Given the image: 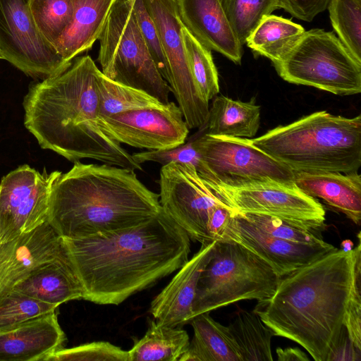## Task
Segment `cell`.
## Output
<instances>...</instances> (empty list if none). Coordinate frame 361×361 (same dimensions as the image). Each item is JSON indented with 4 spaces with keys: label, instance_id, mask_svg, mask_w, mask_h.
Returning <instances> with one entry per match:
<instances>
[{
    "label": "cell",
    "instance_id": "9c48e42d",
    "mask_svg": "<svg viewBox=\"0 0 361 361\" xmlns=\"http://www.w3.org/2000/svg\"><path fill=\"white\" fill-rule=\"evenodd\" d=\"M195 145L208 172L205 179L219 185L232 188L295 185V173L255 147L249 138L203 133L196 136Z\"/></svg>",
    "mask_w": 361,
    "mask_h": 361
},
{
    "label": "cell",
    "instance_id": "5b68a950",
    "mask_svg": "<svg viewBox=\"0 0 361 361\" xmlns=\"http://www.w3.org/2000/svg\"><path fill=\"white\" fill-rule=\"evenodd\" d=\"M250 140L295 173H350L361 166L360 115L317 111Z\"/></svg>",
    "mask_w": 361,
    "mask_h": 361
},
{
    "label": "cell",
    "instance_id": "836d02e7",
    "mask_svg": "<svg viewBox=\"0 0 361 361\" xmlns=\"http://www.w3.org/2000/svg\"><path fill=\"white\" fill-rule=\"evenodd\" d=\"M29 6L39 30L54 46L72 20L74 0H29Z\"/></svg>",
    "mask_w": 361,
    "mask_h": 361
},
{
    "label": "cell",
    "instance_id": "7c38bea8",
    "mask_svg": "<svg viewBox=\"0 0 361 361\" xmlns=\"http://www.w3.org/2000/svg\"><path fill=\"white\" fill-rule=\"evenodd\" d=\"M159 183L163 212L190 238L201 244L212 243L207 231V221L213 209L224 203L216 196L208 181L192 164L172 162L161 168Z\"/></svg>",
    "mask_w": 361,
    "mask_h": 361
},
{
    "label": "cell",
    "instance_id": "8d00e7d4",
    "mask_svg": "<svg viewBox=\"0 0 361 361\" xmlns=\"http://www.w3.org/2000/svg\"><path fill=\"white\" fill-rule=\"evenodd\" d=\"M45 361H128V351L106 341H96L78 346L62 348Z\"/></svg>",
    "mask_w": 361,
    "mask_h": 361
},
{
    "label": "cell",
    "instance_id": "ffe728a7",
    "mask_svg": "<svg viewBox=\"0 0 361 361\" xmlns=\"http://www.w3.org/2000/svg\"><path fill=\"white\" fill-rule=\"evenodd\" d=\"M56 311L0 331V361H45L63 348Z\"/></svg>",
    "mask_w": 361,
    "mask_h": 361
},
{
    "label": "cell",
    "instance_id": "83f0119b",
    "mask_svg": "<svg viewBox=\"0 0 361 361\" xmlns=\"http://www.w3.org/2000/svg\"><path fill=\"white\" fill-rule=\"evenodd\" d=\"M242 361H272L271 330L253 311L240 310L227 326Z\"/></svg>",
    "mask_w": 361,
    "mask_h": 361
},
{
    "label": "cell",
    "instance_id": "d4e9b609",
    "mask_svg": "<svg viewBox=\"0 0 361 361\" xmlns=\"http://www.w3.org/2000/svg\"><path fill=\"white\" fill-rule=\"evenodd\" d=\"M260 124V106L249 102L217 96L209 109L204 133L214 136L252 137Z\"/></svg>",
    "mask_w": 361,
    "mask_h": 361
},
{
    "label": "cell",
    "instance_id": "e0dca14e",
    "mask_svg": "<svg viewBox=\"0 0 361 361\" xmlns=\"http://www.w3.org/2000/svg\"><path fill=\"white\" fill-rule=\"evenodd\" d=\"M67 259L62 238L47 221L12 241L0 243V299L40 266Z\"/></svg>",
    "mask_w": 361,
    "mask_h": 361
},
{
    "label": "cell",
    "instance_id": "4fadbf2b",
    "mask_svg": "<svg viewBox=\"0 0 361 361\" xmlns=\"http://www.w3.org/2000/svg\"><path fill=\"white\" fill-rule=\"evenodd\" d=\"M61 173L22 165L0 183V243L12 241L47 221L52 185Z\"/></svg>",
    "mask_w": 361,
    "mask_h": 361
},
{
    "label": "cell",
    "instance_id": "74e56055",
    "mask_svg": "<svg viewBox=\"0 0 361 361\" xmlns=\"http://www.w3.org/2000/svg\"><path fill=\"white\" fill-rule=\"evenodd\" d=\"M137 23L149 51L161 76L166 80L167 66L157 28L148 13L143 0H133V4Z\"/></svg>",
    "mask_w": 361,
    "mask_h": 361
},
{
    "label": "cell",
    "instance_id": "ab89813d",
    "mask_svg": "<svg viewBox=\"0 0 361 361\" xmlns=\"http://www.w3.org/2000/svg\"><path fill=\"white\" fill-rule=\"evenodd\" d=\"M331 0H279L280 8L293 17L311 22L319 13L327 9Z\"/></svg>",
    "mask_w": 361,
    "mask_h": 361
},
{
    "label": "cell",
    "instance_id": "9a60e30c",
    "mask_svg": "<svg viewBox=\"0 0 361 361\" xmlns=\"http://www.w3.org/2000/svg\"><path fill=\"white\" fill-rule=\"evenodd\" d=\"M206 180L216 196L235 212L271 215L310 225H326L322 204L295 185L266 184L232 188Z\"/></svg>",
    "mask_w": 361,
    "mask_h": 361
},
{
    "label": "cell",
    "instance_id": "4dcf8cb0",
    "mask_svg": "<svg viewBox=\"0 0 361 361\" xmlns=\"http://www.w3.org/2000/svg\"><path fill=\"white\" fill-rule=\"evenodd\" d=\"M219 2L242 45L264 16L281 8L279 0H219Z\"/></svg>",
    "mask_w": 361,
    "mask_h": 361
},
{
    "label": "cell",
    "instance_id": "ac0fdd59",
    "mask_svg": "<svg viewBox=\"0 0 361 361\" xmlns=\"http://www.w3.org/2000/svg\"><path fill=\"white\" fill-rule=\"evenodd\" d=\"M183 25L204 46L240 64L243 47L219 0H176Z\"/></svg>",
    "mask_w": 361,
    "mask_h": 361
},
{
    "label": "cell",
    "instance_id": "6da1fadb",
    "mask_svg": "<svg viewBox=\"0 0 361 361\" xmlns=\"http://www.w3.org/2000/svg\"><path fill=\"white\" fill-rule=\"evenodd\" d=\"M62 240L83 300L99 305L123 302L179 269L190 252V237L163 210L134 227Z\"/></svg>",
    "mask_w": 361,
    "mask_h": 361
},
{
    "label": "cell",
    "instance_id": "b9f144b4",
    "mask_svg": "<svg viewBox=\"0 0 361 361\" xmlns=\"http://www.w3.org/2000/svg\"><path fill=\"white\" fill-rule=\"evenodd\" d=\"M277 360L279 361H308L310 360L305 352L298 348L288 347L276 348Z\"/></svg>",
    "mask_w": 361,
    "mask_h": 361
},
{
    "label": "cell",
    "instance_id": "d6986e66",
    "mask_svg": "<svg viewBox=\"0 0 361 361\" xmlns=\"http://www.w3.org/2000/svg\"><path fill=\"white\" fill-rule=\"evenodd\" d=\"M215 242L201 244L199 251L152 301L150 312L157 322L173 327L190 322L197 281L209 261Z\"/></svg>",
    "mask_w": 361,
    "mask_h": 361
},
{
    "label": "cell",
    "instance_id": "ba28073f",
    "mask_svg": "<svg viewBox=\"0 0 361 361\" xmlns=\"http://www.w3.org/2000/svg\"><path fill=\"white\" fill-rule=\"evenodd\" d=\"M274 67L290 83L338 95L361 92V63L332 32L322 29L305 31L287 58Z\"/></svg>",
    "mask_w": 361,
    "mask_h": 361
},
{
    "label": "cell",
    "instance_id": "30bf717a",
    "mask_svg": "<svg viewBox=\"0 0 361 361\" xmlns=\"http://www.w3.org/2000/svg\"><path fill=\"white\" fill-rule=\"evenodd\" d=\"M0 51L4 59L37 79L59 75L72 63L42 35L29 0H0Z\"/></svg>",
    "mask_w": 361,
    "mask_h": 361
},
{
    "label": "cell",
    "instance_id": "2e32d148",
    "mask_svg": "<svg viewBox=\"0 0 361 361\" xmlns=\"http://www.w3.org/2000/svg\"><path fill=\"white\" fill-rule=\"evenodd\" d=\"M227 240L242 245L261 258L280 278L337 250L325 241L300 244L272 236L238 212L233 213L221 241Z\"/></svg>",
    "mask_w": 361,
    "mask_h": 361
},
{
    "label": "cell",
    "instance_id": "4316f807",
    "mask_svg": "<svg viewBox=\"0 0 361 361\" xmlns=\"http://www.w3.org/2000/svg\"><path fill=\"white\" fill-rule=\"evenodd\" d=\"M189 344V336L180 326L151 321L145 336L128 351V361H179Z\"/></svg>",
    "mask_w": 361,
    "mask_h": 361
},
{
    "label": "cell",
    "instance_id": "60d3db41",
    "mask_svg": "<svg viewBox=\"0 0 361 361\" xmlns=\"http://www.w3.org/2000/svg\"><path fill=\"white\" fill-rule=\"evenodd\" d=\"M234 212H235L226 204H219L213 209L207 224V234L211 242L223 240L226 229Z\"/></svg>",
    "mask_w": 361,
    "mask_h": 361
},
{
    "label": "cell",
    "instance_id": "cb8c5ba5",
    "mask_svg": "<svg viewBox=\"0 0 361 361\" xmlns=\"http://www.w3.org/2000/svg\"><path fill=\"white\" fill-rule=\"evenodd\" d=\"M190 323L193 336L179 361H242L228 326L215 321L209 312L195 316Z\"/></svg>",
    "mask_w": 361,
    "mask_h": 361
},
{
    "label": "cell",
    "instance_id": "277c9868",
    "mask_svg": "<svg viewBox=\"0 0 361 361\" xmlns=\"http://www.w3.org/2000/svg\"><path fill=\"white\" fill-rule=\"evenodd\" d=\"M161 211L159 195L133 170L78 161L54 183L47 221L62 238H85L138 226Z\"/></svg>",
    "mask_w": 361,
    "mask_h": 361
},
{
    "label": "cell",
    "instance_id": "5bb4252c",
    "mask_svg": "<svg viewBox=\"0 0 361 361\" xmlns=\"http://www.w3.org/2000/svg\"><path fill=\"white\" fill-rule=\"evenodd\" d=\"M101 129L118 142L146 149H166L185 142L189 128L173 102L100 117Z\"/></svg>",
    "mask_w": 361,
    "mask_h": 361
},
{
    "label": "cell",
    "instance_id": "7a4b0ae2",
    "mask_svg": "<svg viewBox=\"0 0 361 361\" xmlns=\"http://www.w3.org/2000/svg\"><path fill=\"white\" fill-rule=\"evenodd\" d=\"M361 274L360 233L355 248L337 249L280 279L254 312L274 336L301 345L315 361H326L345 327L355 279Z\"/></svg>",
    "mask_w": 361,
    "mask_h": 361
},
{
    "label": "cell",
    "instance_id": "44dd1931",
    "mask_svg": "<svg viewBox=\"0 0 361 361\" xmlns=\"http://www.w3.org/2000/svg\"><path fill=\"white\" fill-rule=\"evenodd\" d=\"M295 184L308 196L321 198L355 224H360L361 176L357 172L296 173Z\"/></svg>",
    "mask_w": 361,
    "mask_h": 361
},
{
    "label": "cell",
    "instance_id": "f1b7e54d",
    "mask_svg": "<svg viewBox=\"0 0 361 361\" xmlns=\"http://www.w3.org/2000/svg\"><path fill=\"white\" fill-rule=\"evenodd\" d=\"M98 92L100 117L164 104L142 90L110 80L101 71L98 75Z\"/></svg>",
    "mask_w": 361,
    "mask_h": 361
},
{
    "label": "cell",
    "instance_id": "7bdbcfd3",
    "mask_svg": "<svg viewBox=\"0 0 361 361\" xmlns=\"http://www.w3.org/2000/svg\"><path fill=\"white\" fill-rule=\"evenodd\" d=\"M0 59H4V57H3V56H2L1 53V51H0Z\"/></svg>",
    "mask_w": 361,
    "mask_h": 361
},
{
    "label": "cell",
    "instance_id": "d6a6232c",
    "mask_svg": "<svg viewBox=\"0 0 361 361\" xmlns=\"http://www.w3.org/2000/svg\"><path fill=\"white\" fill-rule=\"evenodd\" d=\"M247 221L272 236L300 244L324 242L322 232L326 225H310L279 217L253 213H240Z\"/></svg>",
    "mask_w": 361,
    "mask_h": 361
},
{
    "label": "cell",
    "instance_id": "484cf974",
    "mask_svg": "<svg viewBox=\"0 0 361 361\" xmlns=\"http://www.w3.org/2000/svg\"><path fill=\"white\" fill-rule=\"evenodd\" d=\"M305 32L300 24L269 14L262 18L245 44L255 54L271 60L274 66L287 58Z\"/></svg>",
    "mask_w": 361,
    "mask_h": 361
},
{
    "label": "cell",
    "instance_id": "d590c367",
    "mask_svg": "<svg viewBox=\"0 0 361 361\" xmlns=\"http://www.w3.org/2000/svg\"><path fill=\"white\" fill-rule=\"evenodd\" d=\"M195 137L196 135H194L186 142L173 148L147 150L131 155L139 164L147 161L157 162L162 166L172 162L190 164L195 166L201 177L206 178L208 172L196 147Z\"/></svg>",
    "mask_w": 361,
    "mask_h": 361
},
{
    "label": "cell",
    "instance_id": "3957f363",
    "mask_svg": "<svg viewBox=\"0 0 361 361\" xmlns=\"http://www.w3.org/2000/svg\"><path fill=\"white\" fill-rule=\"evenodd\" d=\"M59 75L32 85L24 97V125L43 149L75 162L92 159L142 171L99 125L100 70L88 56L76 57Z\"/></svg>",
    "mask_w": 361,
    "mask_h": 361
},
{
    "label": "cell",
    "instance_id": "f35d334b",
    "mask_svg": "<svg viewBox=\"0 0 361 361\" xmlns=\"http://www.w3.org/2000/svg\"><path fill=\"white\" fill-rule=\"evenodd\" d=\"M361 274L355 279L345 312L343 326L353 345L361 351Z\"/></svg>",
    "mask_w": 361,
    "mask_h": 361
},
{
    "label": "cell",
    "instance_id": "7402d4cb",
    "mask_svg": "<svg viewBox=\"0 0 361 361\" xmlns=\"http://www.w3.org/2000/svg\"><path fill=\"white\" fill-rule=\"evenodd\" d=\"M12 290L57 307L84 297L82 286L69 258L40 266L18 283Z\"/></svg>",
    "mask_w": 361,
    "mask_h": 361
},
{
    "label": "cell",
    "instance_id": "603a6c76",
    "mask_svg": "<svg viewBox=\"0 0 361 361\" xmlns=\"http://www.w3.org/2000/svg\"><path fill=\"white\" fill-rule=\"evenodd\" d=\"M116 0H74L72 20L54 44L67 61L90 49Z\"/></svg>",
    "mask_w": 361,
    "mask_h": 361
},
{
    "label": "cell",
    "instance_id": "f546056e",
    "mask_svg": "<svg viewBox=\"0 0 361 361\" xmlns=\"http://www.w3.org/2000/svg\"><path fill=\"white\" fill-rule=\"evenodd\" d=\"M182 32L194 81L202 98L209 102L219 92L218 72L211 50L201 44L183 25Z\"/></svg>",
    "mask_w": 361,
    "mask_h": 361
},
{
    "label": "cell",
    "instance_id": "1f68e13d",
    "mask_svg": "<svg viewBox=\"0 0 361 361\" xmlns=\"http://www.w3.org/2000/svg\"><path fill=\"white\" fill-rule=\"evenodd\" d=\"M327 9L338 39L361 63V0H331Z\"/></svg>",
    "mask_w": 361,
    "mask_h": 361
},
{
    "label": "cell",
    "instance_id": "8992f818",
    "mask_svg": "<svg viewBox=\"0 0 361 361\" xmlns=\"http://www.w3.org/2000/svg\"><path fill=\"white\" fill-rule=\"evenodd\" d=\"M280 279L267 262L242 245L216 241L197 281L192 318L240 300L267 299Z\"/></svg>",
    "mask_w": 361,
    "mask_h": 361
},
{
    "label": "cell",
    "instance_id": "8fae6325",
    "mask_svg": "<svg viewBox=\"0 0 361 361\" xmlns=\"http://www.w3.org/2000/svg\"><path fill=\"white\" fill-rule=\"evenodd\" d=\"M157 28L167 66L166 81L189 128H202L207 119L209 102L194 81L185 51L176 0H143Z\"/></svg>",
    "mask_w": 361,
    "mask_h": 361
},
{
    "label": "cell",
    "instance_id": "52a82bcc",
    "mask_svg": "<svg viewBox=\"0 0 361 361\" xmlns=\"http://www.w3.org/2000/svg\"><path fill=\"white\" fill-rule=\"evenodd\" d=\"M133 0H116L98 37V61L110 80L166 104L171 92L152 58L135 18Z\"/></svg>",
    "mask_w": 361,
    "mask_h": 361
},
{
    "label": "cell",
    "instance_id": "e575fe53",
    "mask_svg": "<svg viewBox=\"0 0 361 361\" xmlns=\"http://www.w3.org/2000/svg\"><path fill=\"white\" fill-rule=\"evenodd\" d=\"M58 307L11 290L0 299V331L56 310Z\"/></svg>",
    "mask_w": 361,
    "mask_h": 361
}]
</instances>
